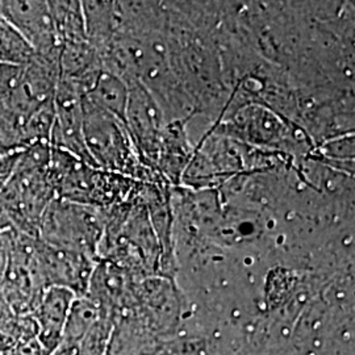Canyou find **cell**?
<instances>
[{
	"instance_id": "8",
	"label": "cell",
	"mask_w": 355,
	"mask_h": 355,
	"mask_svg": "<svg viewBox=\"0 0 355 355\" xmlns=\"http://www.w3.org/2000/svg\"><path fill=\"white\" fill-rule=\"evenodd\" d=\"M48 6L60 46L66 44L89 41L82 3L48 1Z\"/></svg>"
},
{
	"instance_id": "7",
	"label": "cell",
	"mask_w": 355,
	"mask_h": 355,
	"mask_svg": "<svg viewBox=\"0 0 355 355\" xmlns=\"http://www.w3.org/2000/svg\"><path fill=\"white\" fill-rule=\"evenodd\" d=\"M128 95L129 87L127 82L123 78L111 74L102 69L92 86L83 96L125 123Z\"/></svg>"
},
{
	"instance_id": "6",
	"label": "cell",
	"mask_w": 355,
	"mask_h": 355,
	"mask_svg": "<svg viewBox=\"0 0 355 355\" xmlns=\"http://www.w3.org/2000/svg\"><path fill=\"white\" fill-rule=\"evenodd\" d=\"M76 296L71 290L55 286L45 288L41 293L36 306L40 341L48 353H54L61 343L64 324Z\"/></svg>"
},
{
	"instance_id": "9",
	"label": "cell",
	"mask_w": 355,
	"mask_h": 355,
	"mask_svg": "<svg viewBox=\"0 0 355 355\" xmlns=\"http://www.w3.org/2000/svg\"><path fill=\"white\" fill-rule=\"evenodd\" d=\"M35 51L8 21L0 17V64L23 66Z\"/></svg>"
},
{
	"instance_id": "1",
	"label": "cell",
	"mask_w": 355,
	"mask_h": 355,
	"mask_svg": "<svg viewBox=\"0 0 355 355\" xmlns=\"http://www.w3.org/2000/svg\"><path fill=\"white\" fill-rule=\"evenodd\" d=\"M49 177L55 198L94 208L117 202L123 192V175L89 165L51 146Z\"/></svg>"
},
{
	"instance_id": "5",
	"label": "cell",
	"mask_w": 355,
	"mask_h": 355,
	"mask_svg": "<svg viewBox=\"0 0 355 355\" xmlns=\"http://www.w3.org/2000/svg\"><path fill=\"white\" fill-rule=\"evenodd\" d=\"M0 17L26 38L36 54L61 51L51 21L48 1L1 0Z\"/></svg>"
},
{
	"instance_id": "11",
	"label": "cell",
	"mask_w": 355,
	"mask_h": 355,
	"mask_svg": "<svg viewBox=\"0 0 355 355\" xmlns=\"http://www.w3.org/2000/svg\"><path fill=\"white\" fill-rule=\"evenodd\" d=\"M20 66L0 64V105L7 107Z\"/></svg>"
},
{
	"instance_id": "4",
	"label": "cell",
	"mask_w": 355,
	"mask_h": 355,
	"mask_svg": "<svg viewBox=\"0 0 355 355\" xmlns=\"http://www.w3.org/2000/svg\"><path fill=\"white\" fill-rule=\"evenodd\" d=\"M60 53H35L26 64L20 66L7 108L24 123L40 110L54 104L60 79Z\"/></svg>"
},
{
	"instance_id": "2",
	"label": "cell",
	"mask_w": 355,
	"mask_h": 355,
	"mask_svg": "<svg viewBox=\"0 0 355 355\" xmlns=\"http://www.w3.org/2000/svg\"><path fill=\"white\" fill-rule=\"evenodd\" d=\"M38 234L51 246L89 258L102 240V217L94 207L54 198L41 216Z\"/></svg>"
},
{
	"instance_id": "10",
	"label": "cell",
	"mask_w": 355,
	"mask_h": 355,
	"mask_svg": "<svg viewBox=\"0 0 355 355\" xmlns=\"http://www.w3.org/2000/svg\"><path fill=\"white\" fill-rule=\"evenodd\" d=\"M26 148L24 121L7 107L0 105V150L15 152Z\"/></svg>"
},
{
	"instance_id": "3",
	"label": "cell",
	"mask_w": 355,
	"mask_h": 355,
	"mask_svg": "<svg viewBox=\"0 0 355 355\" xmlns=\"http://www.w3.org/2000/svg\"><path fill=\"white\" fill-rule=\"evenodd\" d=\"M83 137L94 165L127 175L135 168V152L127 125L119 117L82 96Z\"/></svg>"
}]
</instances>
